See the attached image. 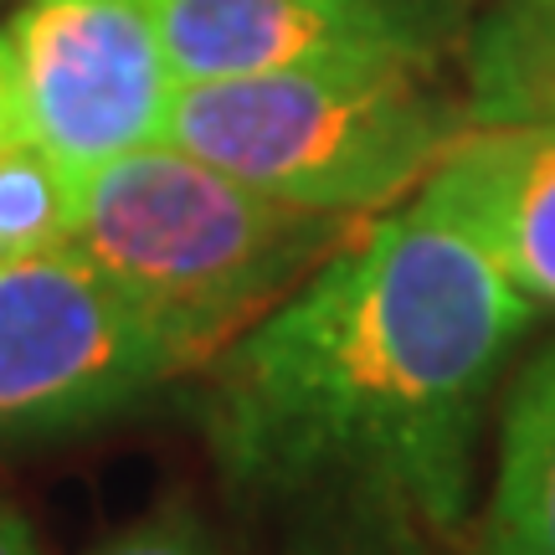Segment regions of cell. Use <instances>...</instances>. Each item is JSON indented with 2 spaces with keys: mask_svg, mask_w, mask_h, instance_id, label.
I'll return each mask as SVG.
<instances>
[{
  "mask_svg": "<svg viewBox=\"0 0 555 555\" xmlns=\"http://www.w3.org/2000/svg\"><path fill=\"white\" fill-rule=\"evenodd\" d=\"M176 371V345L73 247L0 268V442L103 422Z\"/></svg>",
  "mask_w": 555,
  "mask_h": 555,
  "instance_id": "277c9868",
  "label": "cell"
},
{
  "mask_svg": "<svg viewBox=\"0 0 555 555\" xmlns=\"http://www.w3.org/2000/svg\"><path fill=\"white\" fill-rule=\"evenodd\" d=\"M360 221L262 196L176 144H150L78 180L73 253L176 345L180 365H206Z\"/></svg>",
  "mask_w": 555,
  "mask_h": 555,
  "instance_id": "7a4b0ae2",
  "label": "cell"
},
{
  "mask_svg": "<svg viewBox=\"0 0 555 555\" xmlns=\"http://www.w3.org/2000/svg\"><path fill=\"white\" fill-rule=\"evenodd\" d=\"M463 67L478 129L555 124V0H499L463 31Z\"/></svg>",
  "mask_w": 555,
  "mask_h": 555,
  "instance_id": "9c48e42d",
  "label": "cell"
},
{
  "mask_svg": "<svg viewBox=\"0 0 555 555\" xmlns=\"http://www.w3.org/2000/svg\"><path fill=\"white\" fill-rule=\"evenodd\" d=\"M483 555H555V345L509 386L494 489L478 519Z\"/></svg>",
  "mask_w": 555,
  "mask_h": 555,
  "instance_id": "ba28073f",
  "label": "cell"
},
{
  "mask_svg": "<svg viewBox=\"0 0 555 555\" xmlns=\"http://www.w3.org/2000/svg\"><path fill=\"white\" fill-rule=\"evenodd\" d=\"M180 82L433 67L457 37L453 0H155Z\"/></svg>",
  "mask_w": 555,
  "mask_h": 555,
  "instance_id": "8992f818",
  "label": "cell"
},
{
  "mask_svg": "<svg viewBox=\"0 0 555 555\" xmlns=\"http://www.w3.org/2000/svg\"><path fill=\"white\" fill-rule=\"evenodd\" d=\"M88 555H217V551H211L206 530L185 509H165V515L144 519V525L124 530L119 540H108V545Z\"/></svg>",
  "mask_w": 555,
  "mask_h": 555,
  "instance_id": "8fae6325",
  "label": "cell"
},
{
  "mask_svg": "<svg viewBox=\"0 0 555 555\" xmlns=\"http://www.w3.org/2000/svg\"><path fill=\"white\" fill-rule=\"evenodd\" d=\"M433 67H350L180 82L165 144L262 196L376 217L412 196L478 124Z\"/></svg>",
  "mask_w": 555,
  "mask_h": 555,
  "instance_id": "3957f363",
  "label": "cell"
},
{
  "mask_svg": "<svg viewBox=\"0 0 555 555\" xmlns=\"http://www.w3.org/2000/svg\"><path fill=\"white\" fill-rule=\"evenodd\" d=\"M26 139L67 170L165 144L180 78L159 41L155 0H26L11 26Z\"/></svg>",
  "mask_w": 555,
  "mask_h": 555,
  "instance_id": "5b68a950",
  "label": "cell"
},
{
  "mask_svg": "<svg viewBox=\"0 0 555 555\" xmlns=\"http://www.w3.org/2000/svg\"><path fill=\"white\" fill-rule=\"evenodd\" d=\"M26 139V119H21V88H16V57H11V37L0 26V150Z\"/></svg>",
  "mask_w": 555,
  "mask_h": 555,
  "instance_id": "7c38bea8",
  "label": "cell"
},
{
  "mask_svg": "<svg viewBox=\"0 0 555 555\" xmlns=\"http://www.w3.org/2000/svg\"><path fill=\"white\" fill-rule=\"evenodd\" d=\"M0 555H37V535H31V525L0 499Z\"/></svg>",
  "mask_w": 555,
  "mask_h": 555,
  "instance_id": "4fadbf2b",
  "label": "cell"
},
{
  "mask_svg": "<svg viewBox=\"0 0 555 555\" xmlns=\"http://www.w3.org/2000/svg\"><path fill=\"white\" fill-rule=\"evenodd\" d=\"M530 314L448 155L211 356L201 422L221 474L268 494L339 483L457 530L483 406Z\"/></svg>",
  "mask_w": 555,
  "mask_h": 555,
  "instance_id": "6da1fadb",
  "label": "cell"
},
{
  "mask_svg": "<svg viewBox=\"0 0 555 555\" xmlns=\"http://www.w3.org/2000/svg\"><path fill=\"white\" fill-rule=\"evenodd\" d=\"M78 180V170H67L31 139H16L0 150V268L73 247Z\"/></svg>",
  "mask_w": 555,
  "mask_h": 555,
  "instance_id": "30bf717a",
  "label": "cell"
},
{
  "mask_svg": "<svg viewBox=\"0 0 555 555\" xmlns=\"http://www.w3.org/2000/svg\"><path fill=\"white\" fill-rule=\"evenodd\" d=\"M504 273L535 304H555V124L474 129L453 150Z\"/></svg>",
  "mask_w": 555,
  "mask_h": 555,
  "instance_id": "52a82bcc",
  "label": "cell"
}]
</instances>
